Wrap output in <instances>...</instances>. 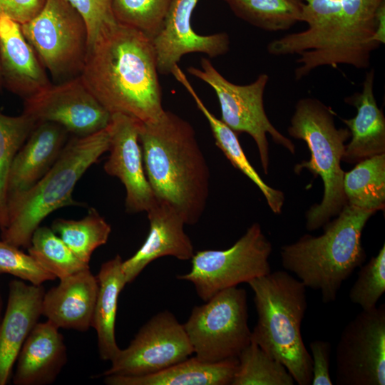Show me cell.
<instances>
[{"label":"cell","mask_w":385,"mask_h":385,"mask_svg":"<svg viewBox=\"0 0 385 385\" xmlns=\"http://www.w3.org/2000/svg\"><path fill=\"white\" fill-rule=\"evenodd\" d=\"M158 73L153 40L116 21L88 48L80 77L111 114L148 122L165 111Z\"/></svg>","instance_id":"cell-1"},{"label":"cell","mask_w":385,"mask_h":385,"mask_svg":"<svg viewBox=\"0 0 385 385\" xmlns=\"http://www.w3.org/2000/svg\"><path fill=\"white\" fill-rule=\"evenodd\" d=\"M302 21L307 29L270 41L273 56L298 54L296 80L322 66L340 64L367 68L381 46L373 39L376 14L385 0H304Z\"/></svg>","instance_id":"cell-2"},{"label":"cell","mask_w":385,"mask_h":385,"mask_svg":"<svg viewBox=\"0 0 385 385\" xmlns=\"http://www.w3.org/2000/svg\"><path fill=\"white\" fill-rule=\"evenodd\" d=\"M144 168L157 200L173 206L185 225L202 217L210 192V169L191 124L170 111L140 122Z\"/></svg>","instance_id":"cell-3"},{"label":"cell","mask_w":385,"mask_h":385,"mask_svg":"<svg viewBox=\"0 0 385 385\" xmlns=\"http://www.w3.org/2000/svg\"><path fill=\"white\" fill-rule=\"evenodd\" d=\"M374 213L346 203L336 219L324 225L322 235L306 234L281 247L283 267L306 287L319 291L323 303L334 302L342 283L366 260L361 234Z\"/></svg>","instance_id":"cell-4"},{"label":"cell","mask_w":385,"mask_h":385,"mask_svg":"<svg viewBox=\"0 0 385 385\" xmlns=\"http://www.w3.org/2000/svg\"><path fill=\"white\" fill-rule=\"evenodd\" d=\"M254 293L257 321L251 342L283 364L299 385H309L312 363L301 334L307 302L306 287L282 270L247 282Z\"/></svg>","instance_id":"cell-5"},{"label":"cell","mask_w":385,"mask_h":385,"mask_svg":"<svg viewBox=\"0 0 385 385\" xmlns=\"http://www.w3.org/2000/svg\"><path fill=\"white\" fill-rule=\"evenodd\" d=\"M108 126L86 136L70 138L51 168L34 185L10 196L7 224L1 239L18 247L28 248L41 222L58 208L78 205L73 189L85 172L108 151Z\"/></svg>","instance_id":"cell-6"},{"label":"cell","mask_w":385,"mask_h":385,"mask_svg":"<svg viewBox=\"0 0 385 385\" xmlns=\"http://www.w3.org/2000/svg\"><path fill=\"white\" fill-rule=\"evenodd\" d=\"M287 131L292 138L304 140L311 153L309 160L295 165V172L306 168L320 176L324 183L321 202L314 204L305 215L306 227L313 231L337 216L346 204L341 162L351 133L348 128L336 127L330 107L310 97L297 102Z\"/></svg>","instance_id":"cell-7"},{"label":"cell","mask_w":385,"mask_h":385,"mask_svg":"<svg viewBox=\"0 0 385 385\" xmlns=\"http://www.w3.org/2000/svg\"><path fill=\"white\" fill-rule=\"evenodd\" d=\"M205 302L183 324L195 356L207 362L237 358L251 342L246 291L230 287Z\"/></svg>","instance_id":"cell-8"},{"label":"cell","mask_w":385,"mask_h":385,"mask_svg":"<svg viewBox=\"0 0 385 385\" xmlns=\"http://www.w3.org/2000/svg\"><path fill=\"white\" fill-rule=\"evenodd\" d=\"M21 28L53 78L65 81L80 76L88 51L87 28L66 0H46L41 11Z\"/></svg>","instance_id":"cell-9"},{"label":"cell","mask_w":385,"mask_h":385,"mask_svg":"<svg viewBox=\"0 0 385 385\" xmlns=\"http://www.w3.org/2000/svg\"><path fill=\"white\" fill-rule=\"evenodd\" d=\"M200 68L190 66L188 72L208 84L215 92L221 110V120L237 134L246 133L255 140L263 171L268 174L270 156L267 134L272 140L294 154L295 146L269 120L264 108V92L269 76L262 73L251 83L237 85L227 80L211 61L202 58Z\"/></svg>","instance_id":"cell-10"},{"label":"cell","mask_w":385,"mask_h":385,"mask_svg":"<svg viewBox=\"0 0 385 385\" xmlns=\"http://www.w3.org/2000/svg\"><path fill=\"white\" fill-rule=\"evenodd\" d=\"M272 250L261 226L255 222L230 248L194 253L190 271L177 279L192 283L199 297L205 302L223 289L270 273Z\"/></svg>","instance_id":"cell-11"},{"label":"cell","mask_w":385,"mask_h":385,"mask_svg":"<svg viewBox=\"0 0 385 385\" xmlns=\"http://www.w3.org/2000/svg\"><path fill=\"white\" fill-rule=\"evenodd\" d=\"M192 354L183 324L165 310L142 326L129 345L119 350L101 376L148 375L183 361Z\"/></svg>","instance_id":"cell-12"},{"label":"cell","mask_w":385,"mask_h":385,"mask_svg":"<svg viewBox=\"0 0 385 385\" xmlns=\"http://www.w3.org/2000/svg\"><path fill=\"white\" fill-rule=\"evenodd\" d=\"M337 385L385 384V304L362 310L344 328L336 347Z\"/></svg>","instance_id":"cell-13"},{"label":"cell","mask_w":385,"mask_h":385,"mask_svg":"<svg viewBox=\"0 0 385 385\" xmlns=\"http://www.w3.org/2000/svg\"><path fill=\"white\" fill-rule=\"evenodd\" d=\"M23 113L36 122L59 124L74 136H86L106 128L111 117L80 76L51 84L25 99Z\"/></svg>","instance_id":"cell-14"},{"label":"cell","mask_w":385,"mask_h":385,"mask_svg":"<svg viewBox=\"0 0 385 385\" xmlns=\"http://www.w3.org/2000/svg\"><path fill=\"white\" fill-rule=\"evenodd\" d=\"M138 120L122 113L111 114L108 125L109 155L103 169L120 180L125 191L128 212H147L156 202L148 180L139 142Z\"/></svg>","instance_id":"cell-15"},{"label":"cell","mask_w":385,"mask_h":385,"mask_svg":"<svg viewBox=\"0 0 385 385\" xmlns=\"http://www.w3.org/2000/svg\"><path fill=\"white\" fill-rule=\"evenodd\" d=\"M199 0H171L163 24L153 39L160 74H171L181 58L202 53L211 58L225 54L230 48L227 33L200 35L192 29L191 19Z\"/></svg>","instance_id":"cell-16"},{"label":"cell","mask_w":385,"mask_h":385,"mask_svg":"<svg viewBox=\"0 0 385 385\" xmlns=\"http://www.w3.org/2000/svg\"><path fill=\"white\" fill-rule=\"evenodd\" d=\"M6 305L0 322V385L7 384L26 339L42 316L45 289L19 279L9 283Z\"/></svg>","instance_id":"cell-17"},{"label":"cell","mask_w":385,"mask_h":385,"mask_svg":"<svg viewBox=\"0 0 385 385\" xmlns=\"http://www.w3.org/2000/svg\"><path fill=\"white\" fill-rule=\"evenodd\" d=\"M146 212L150 222L148 237L140 249L122 262L127 284L158 258L171 256L188 260L194 255L192 242L184 230L185 221L173 206L156 200Z\"/></svg>","instance_id":"cell-18"},{"label":"cell","mask_w":385,"mask_h":385,"mask_svg":"<svg viewBox=\"0 0 385 385\" xmlns=\"http://www.w3.org/2000/svg\"><path fill=\"white\" fill-rule=\"evenodd\" d=\"M69 135L59 124L36 122L11 163L8 198L31 188L46 174L61 154Z\"/></svg>","instance_id":"cell-19"},{"label":"cell","mask_w":385,"mask_h":385,"mask_svg":"<svg viewBox=\"0 0 385 385\" xmlns=\"http://www.w3.org/2000/svg\"><path fill=\"white\" fill-rule=\"evenodd\" d=\"M98 290L97 277L90 268L61 279L45 291L42 316L59 329L87 332L92 325Z\"/></svg>","instance_id":"cell-20"},{"label":"cell","mask_w":385,"mask_h":385,"mask_svg":"<svg viewBox=\"0 0 385 385\" xmlns=\"http://www.w3.org/2000/svg\"><path fill=\"white\" fill-rule=\"evenodd\" d=\"M0 66L7 86L24 99L51 84L21 24L6 16H0Z\"/></svg>","instance_id":"cell-21"},{"label":"cell","mask_w":385,"mask_h":385,"mask_svg":"<svg viewBox=\"0 0 385 385\" xmlns=\"http://www.w3.org/2000/svg\"><path fill=\"white\" fill-rule=\"evenodd\" d=\"M59 328L48 320L38 322L16 361L14 385H49L67 362V348Z\"/></svg>","instance_id":"cell-22"},{"label":"cell","mask_w":385,"mask_h":385,"mask_svg":"<svg viewBox=\"0 0 385 385\" xmlns=\"http://www.w3.org/2000/svg\"><path fill=\"white\" fill-rule=\"evenodd\" d=\"M374 70L366 73L362 90L347 96L344 101L356 109L351 118L341 120L351 133L342 160L358 162L385 153V117L376 103L374 94Z\"/></svg>","instance_id":"cell-23"},{"label":"cell","mask_w":385,"mask_h":385,"mask_svg":"<svg viewBox=\"0 0 385 385\" xmlns=\"http://www.w3.org/2000/svg\"><path fill=\"white\" fill-rule=\"evenodd\" d=\"M238 359L207 362L188 357L158 372L141 376H103L108 385H230Z\"/></svg>","instance_id":"cell-24"},{"label":"cell","mask_w":385,"mask_h":385,"mask_svg":"<svg viewBox=\"0 0 385 385\" xmlns=\"http://www.w3.org/2000/svg\"><path fill=\"white\" fill-rule=\"evenodd\" d=\"M122 262L121 257L116 255L101 265L96 276L98 290L91 327L96 332L98 354L103 361H111L120 349L115 339V326L119 294L127 284Z\"/></svg>","instance_id":"cell-25"},{"label":"cell","mask_w":385,"mask_h":385,"mask_svg":"<svg viewBox=\"0 0 385 385\" xmlns=\"http://www.w3.org/2000/svg\"><path fill=\"white\" fill-rule=\"evenodd\" d=\"M171 74L188 91L198 109L206 118L216 145L235 168L240 170L259 188L272 211L276 214H280L284 202V193L271 188L263 181L247 160L240 143L237 134L207 109L178 65L174 68Z\"/></svg>","instance_id":"cell-26"},{"label":"cell","mask_w":385,"mask_h":385,"mask_svg":"<svg viewBox=\"0 0 385 385\" xmlns=\"http://www.w3.org/2000/svg\"><path fill=\"white\" fill-rule=\"evenodd\" d=\"M343 190L346 203L358 208L383 210L385 205V153L357 163L344 173Z\"/></svg>","instance_id":"cell-27"},{"label":"cell","mask_w":385,"mask_h":385,"mask_svg":"<svg viewBox=\"0 0 385 385\" xmlns=\"http://www.w3.org/2000/svg\"><path fill=\"white\" fill-rule=\"evenodd\" d=\"M232 12L267 31H286L302 21L304 0H223Z\"/></svg>","instance_id":"cell-28"},{"label":"cell","mask_w":385,"mask_h":385,"mask_svg":"<svg viewBox=\"0 0 385 385\" xmlns=\"http://www.w3.org/2000/svg\"><path fill=\"white\" fill-rule=\"evenodd\" d=\"M51 228L81 261L88 265L93 252L107 242L111 232V225L93 207L81 220L57 218Z\"/></svg>","instance_id":"cell-29"},{"label":"cell","mask_w":385,"mask_h":385,"mask_svg":"<svg viewBox=\"0 0 385 385\" xmlns=\"http://www.w3.org/2000/svg\"><path fill=\"white\" fill-rule=\"evenodd\" d=\"M28 253L45 270L59 279L90 268L66 243L46 226H39L34 232Z\"/></svg>","instance_id":"cell-30"},{"label":"cell","mask_w":385,"mask_h":385,"mask_svg":"<svg viewBox=\"0 0 385 385\" xmlns=\"http://www.w3.org/2000/svg\"><path fill=\"white\" fill-rule=\"evenodd\" d=\"M36 121L25 113L9 116L0 113V230L7 224V183L11 163Z\"/></svg>","instance_id":"cell-31"},{"label":"cell","mask_w":385,"mask_h":385,"mask_svg":"<svg viewBox=\"0 0 385 385\" xmlns=\"http://www.w3.org/2000/svg\"><path fill=\"white\" fill-rule=\"evenodd\" d=\"M231 385H294L286 367L251 342L237 356Z\"/></svg>","instance_id":"cell-32"},{"label":"cell","mask_w":385,"mask_h":385,"mask_svg":"<svg viewBox=\"0 0 385 385\" xmlns=\"http://www.w3.org/2000/svg\"><path fill=\"white\" fill-rule=\"evenodd\" d=\"M171 0H111L117 22L136 29L152 40L160 31Z\"/></svg>","instance_id":"cell-33"},{"label":"cell","mask_w":385,"mask_h":385,"mask_svg":"<svg viewBox=\"0 0 385 385\" xmlns=\"http://www.w3.org/2000/svg\"><path fill=\"white\" fill-rule=\"evenodd\" d=\"M360 267L349 297L362 310H370L376 307L385 292V245H383L378 254Z\"/></svg>","instance_id":"cell-34"},{"label":"cell","mask_w":385,"mask_h":385,"mask_svg":"<svg viewBox=\"0 0 385 385\" xmlns=\"http://www.w3.org/2000/svg\"><path fill=\"white\" fill-rule=\"evenodd\" d=\"M10 274L31 284L41 285L56 277L42 268L20 247L0 240V274Z\"/></svg>","instance_id":"cell-35"},{"label":"cell","mask_w":385,"mask_h":385,"mask_svg":"<svg viewBox=\"0 0 385 385\" xmlns=\"http://www.w3.org/2000/svg\"><path fill=\"white\" fill-rule=\"evenodd\" d=\"M84 20L88 33V48L107 26L116 22L111 0H66Z\"/></svg>","instance_id":"cell-36"},{"label":"cell","mask_w":385,"mask_h":385,"mask_svg":"<svg viewBox=\"0 0 385 385\" xmlns=\"http://www.w3.org/2000/svg\"><path fill=\"white\" fill-rule=\"evenodd\" d=\"M312 363V385H332L329 373L332 345L328 341L314 340L310 342Z\"/></svg>","instance_id":"cell-37"},{"label":"cell","mask_w":385,"mask_h":385,"mask_svg":"<svg viewBox=\"0 0 385 385\" xmlns=\"http://www.w3.org/2000/svg\"><path fill=\"white\" fill-rule=\"evenodd\" d=\"M46 0H0V16H6L22 24L35 16Z\"/></svg>","instance_id":"cell-38"},{"label":"cell","mask_w":385,"mask_h":385,"mask_svg":"<svg viewBox=\"0 0 385 385\" xmlns=\"http://www.w3.org/2000/svg\"><path fill=\"white\" fill-rule=\"evenodd\" d=\"M373 39L380 45L385 43V1L381 4L376 11Z\"/></svg>","instance_id":"cell-39"},{"label":"cell","mask_w":385,"mask_h":385,"mask_svg":"<svg viewBox=\"0 0 385 385\" xmlns=\"http://www.w3.org/2000/svg\"><path fill=\"white\" fill-rule=\"evenodd\" d=\"M4 308L5 307H4V298H3V295L0 289V322H1L3 314H4Z\"/></svg>","instance_id":"cell-40"},{"label":"cell","mask_w":385,"mask_h":385,"mask_svg":"<svg viewBox=\"0 0 385 385\" xmlns=\"http://www.w3.org/2000/svg\"><path fill=\"white\" fill-rule=\"evenodd\" d=\"M1 66H0V81H1Z\"/></svg>","instance_id":"cell-41"}]
</instances>
